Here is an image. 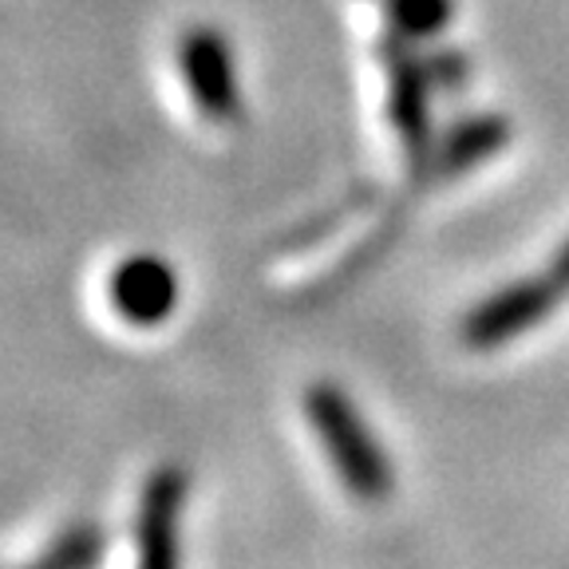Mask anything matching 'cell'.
<instances>
[{
	"instance_id": "6da1fadb",
	"label": "cell",
	"mask_w": 569,
	"mask_h": 569,
	"mask_svg": "<svg viewBox=\"0 0 569 569\" xmlns=\"http://www.w3.org/2000/svg\"><path fill=\"white\" fill-rule=\"evenodd\" d=\"M312 431L325 443V455L337 467V479L365 502H380L391 490V462L368 423L360 419L356 403L348 400L337 383H317L305 396Z\"/></svg>"
},
{
	"instance_id": "7a4b0ae2",
	"label": "cell",
	"mask_w": 569,
	"mask_h": 569,
	"mask_svg": "<svg viewBox=\"0 0 569 569\" xmlns=\"http://www.w3.org/2000/svg\"><path fill=\"white\" fill-rule=\"evenodd\" d=\"M558 284L550 277H526V281L507 284L462 320V340L471 348H482V352L507 345V340L522 337L533 325H542L553 305H558Z\"/></svg>"
},
{
	"instance_id": "3957f363",
	"label": "cell",
	"mask_w": 569,
	"mask_h": 569,
	"mask_svg": "<svg viewBox=\"0 0 569 569\" xmlns=\"http://www.w3.org/2000/svg\"><path fill=\"white\" fill-rule=\"evenodd\" d=\"M178 68H182V80L202 116L218 119V123L238 116V71H233L230 40L218 28H190L178 44Z\"/></svg>"
},
{
	"instance_id": "277c9868",
	"label": "cell",
	"mask_w": 569,
	"mask_h": 569,
	"mask_svg": "<svg viewBox=\"0 0 569 569\" xmlns=\"http://www.w3.org/2000/svg\"><path fill=\"white\" fill-rule=\"evenodd\" d=\"M111 305L127 325H139V329H154L174 312L178 305V277L174 269L162 258L151 253H139V258H127L111 273Z\"/></svg>"
},
{
	"instance_id": "5b68a950",
	"label": "cell",
	"mask_w": 569,
	"mask_h": 569,
	"mask_svg": "<svg viewBox=\"0 0 569 569\" xmlns=\"http://www.w3.org/2000/svg\"><path fill=\"white\" fill-rule=\"evenodd\" d=\"M383 56H388L391 123H396V131H400L411 162H423L427 159V139H431V103H427L431 80H427V63L416 60L400 40L383 44Z\"/></svg>"
},
{
	"instance_id": "8992f818",
	"label": "cell",
	"mask_w": 569,
	"mask_h": 569,
	"mask_svg": "<svg viewBox=\"0 0 569 569\" xmlns=\"http://www.w3.org/2000/svg\"><path fill=\"white\" fill-rule=\"evenodd\" d=\"M187 479L174 467L154 471L139 510V569H178V515Z\"/></svg>"
},
{
	"instance_id": "52a82bcc",
	"label": "cell",
	"mask_w": 569,
	"mask_h": 569,
	"mask_svg": "<svg viewBox=\"0 0 569 569\" xmlns=\"http://www.w3.org/2000/svg\"><path fill=\"white\" fill-rule=\"evenodd\" d=\"M510 142V123L498 116H471L455 123L443 134V142L431 154V174L439 178H455L467 174V170L482 167L490 154H498Z\"/></svg>"
},
{
	"instance_id": "ba28073f",
	"label": "cell",
	"mask_w": 569,
	"mask_h": 569,
	"mask_svg": "<svg viewBox=\"0 0 569 569\" xmlns=\"http://www.w3.org/2000/svg\"><path fill=\"white\" fill-rule=\"evenodd\" d=\"M451 12H455L451 0H388L391 28H396L403 40H423V36H436L439 28H447Z\"/></svg>"
},
{
	"instance_id": "9c48e42d",
	"label": "cell",
	"mask_w": 569,
	"mask_h": 569,
	"mask_svg": "<svg viewBox=\"0 0 569 569\" xmlns=\"http://www.w3.org/2000/svg\"><path fill=\"white\" fill-rule=\"evenodd\" d=\"M427 80L443 83V88H459L467 80V63H462L459 52H436L427 60Z\"/></svg>"
},
{
	"instance_id": "30bf717a",
	"label": "cell",
	"mask_w": 569,
	"mask_h": 569,
	"mask_svg": "<svg viewBox=\"0 0 569 569\" xmlns=\"http://www.w3.org/2000/svg\"><path fill=\"white\" fill-rule=\"evenodd\" d=\"M546 277H550V281L558 284V293H569V241L558 249V253H553L550 273H546Z\"/></svg>"
}]
</instances>
